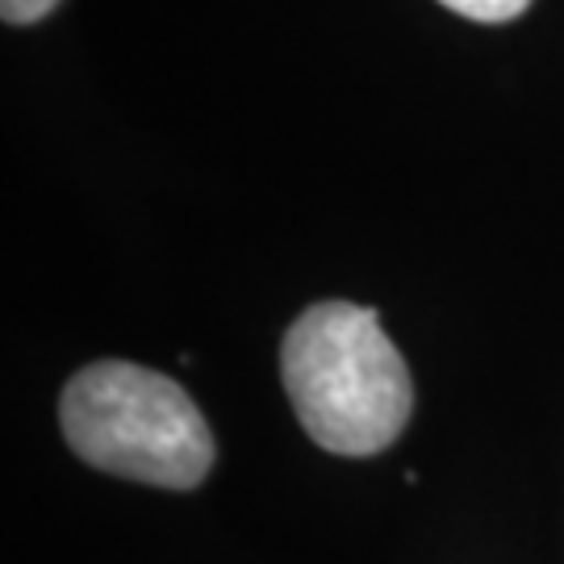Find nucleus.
Returning a JSON list of instances; mask_svg holds the SVG:
<instances>
[{"label": "nucleus", "instance_id": "obj_1", "mask_svg": "<svg viewBox=\"0 0 564 564\" xmlns=\"http://www.w3.org/2000/svg\"><path fill=\"white\" fill-rule=\"evenodd\" d=\"M281 377L305 435L335 456L384 452L414 410L410 368L372 305H310L284 335Z\"/></svg>", "mask_w": 564, "mask_h": 564}, {"label": "nucleus", "instance_id": "obj_2", "mask_svg": "<svg viewBox=\"0 0 564 564\" xmlns=\"http://www.w3.org/2000/svg\"><path fill=\"white\" fill-rule=\"evenodd\" d=\"M59 426L84 464L126 481L193 489L214 468V431L193 398L163 372L101 360L76 372Z\"/></svg>", "mask_w": 564, "mask_h": 564}, {"label": "nucleus", "instance_id": "obj_3", "mask_svg": "<svg viewBox=\"0 0 564 564\" xmlns=\"http://www.w3.org/2000/svg\"><path fill=\"white\" fill-rule=\"evenodd\" d=\"M452 13H460L468 21H485V25H502V21H514L519 13H527L531 0H440Z\"/></svg>", "mask_w": 564, "mask_h": 564}, {"label": "nucleus", "instance_id": "obj_4", "mask_svg": "<svg viewBox=\"0 0 564 564\" xmlns=\"http://www.w3.org/2000/svg\"><path fill=\"white\" fill-rule=\"evenodd\" d=\"M55 9H59V0H0V13L9 25H34Z\"/></svg>", "mask_w": 564, "mask_h": 564}]
</instances>
